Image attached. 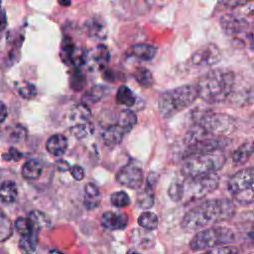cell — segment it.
Returning <instances> with one entry per match:
<instances>
[{
	"mask_svg": "<svg viewBox=\"0 0 254 254\" xmlns=\"http://www.w3.org/2000/svg\"><path fill=\"white\" fill-rule=\"evenodd\" d=\"M235 204L228 198L205 200L190 209L182 220L186 230H200L201 228L230 219L235 214Z\"/></svg>",
	"mask_w": 254,
	"mask_h": 254,
	"instance_id": "1",
	"label": "cell"
},
{
	"mask_svg": "<svg viewBox=\"0 0 254 254\" xmlns=\"http://www.w3.org/2000/svg\"><path fill=\"white\" fill-rule=\"evenodd\" d=\"M234 86V73L226 69H211L197 80L198 97L208 103L224 101Z\"/></svg>",
	"mask_w": 254,
	"mask_h": 254,
	"instance_id": "2",
	"label": "cell"
},
{
	"mask_svg": "<svg viewBox=\"0 0 254 254\" xmlns=\"http://www.w3.org/2000/svg\"><path fill=\"white\" fill-rule=\"evenodd\" d=\"M198 97L196 85L185 84L163 92L158 100V110L160 115L171 118L192 104Z\"/></svg>",
	"mask_w": 254,
	"mask_h": 254,
	"instance_id": "3",
	"label": "cell"
},
{
	"mask_svg": "<svg viewBox=\"0 0 254 254\" xmlns=\"http://www.w3.org/2000/svg\"><path fill=\"white\" fill-rule=\"evenodd\" d=\"M184 159L185 161L182 164L181 173L186 177L216 173L223 167L226 161V157L222 151L195 154Z\"/></svg>",
	"mask_w": 254,
	"mask_h": 254,
	"instance_id": "4",
	"label": "cell"
},
{
	"mask_svg": "<svg viewBox=\"0 0 254 254\" xmlns=\"http://www.w3.org/2000/svg\"><path fill=\"white\" fill-rule=\"evenodd\" d=\"M218 185L219 177L216 173L194 177L184 176L182 180L183 196L181 201L190 202L200 199L216 190Z\"/></svg>",
	"mask_w": 254,
	"mask_h": 254,
	"instance_id": "5",
	"label": "cell"
},
{
	"mask_svg": "<svg viewBox=\"0 0 254 254\" xmlns=\"http://www.w3.org/2000/svg\"><path fill=\"white\" fill-rule=\"evenodd\" d=\"M235 234L229 227L213 226L195 233L190 242L192 251L209 250L219 245L234 242Z\"/></svg>",
	"mask_w": 254,
	"mask_h": 254,
	"instance_id": "6",
	"label": "cell"
},
{
	"mask_svg": "<svg viewBox=\"0 0 254 254\" xmlns=\"http://www.w3.org/2000/svg\"><path fill=\"white\" fill-rule=\"evenodd\" d=\"M228 190L240 204L254 203V167L234 173L228 181Z\"/></svg>",
	"mask_w": 254,
	"mask_h": 254,
	"instance_id": "7",
	"label": "cell"
},
{
	"mask_svg": "<svg viewBox=\"0 0 254 254\" xmlns=\"http://www.w3.org/2000/svg\"><path fill=\"white\" fill-rule=\"evenodd\" d=\"M196 125L208 136L227 135L236 127L233 117L228 114L213 112L203 114Z\"/></svg>",
	"mask_w": 254,
	"mask_h": 254,
	"instance_id": "8",
	"label": "cell"
},
{
	"mask_svg": "<svg viewBox=\"0 0 254 254\" xmlns=\"http://www.w3.org/2000/svg\"><path fill=\"white\" fill-rule=\"evenodd\" d=\"M230 143V140L224 136H207L193 141L187 145L183 153V159L191 155L208 153L213 151H222Z\"/></svg>",
	"mask_w": 254,
	"mask_h": 254,
	"instance_id": "9",
	"label": "cell"
},
{
	"mask_svg": "<svg viewBox=\"0 0 254 254\" xmlns=\"http://www.w3.org/2000/svg\"><path fill=\"white\" fill-rule=\"evenodd\" d=\"M63 60L75 67L84 65L87 63L88 51L76 47L69 38H64L62 45Z\"/></svg>",
	"mask_w": 254,
	"mask_h": 254,
	"instance_id": "10",
	"label": "cell"
},
{
	"mask_svg": "<svg viewBox=\"0 0 254 254\" xmlns=\"http://www.w3.org/2000/svg\"><path fill=\"white\" fill-rule=\"evenodd\" d=\"M221 59L219 48L212 43L206 44L197 49L191 56V63L198 66H211Z\"/></svg>",
	"mask_w": 254,
	"mask_h": 254,
	"instance_id": "11",
	"label": "cell"
},
{
	"mask_svg": "<svg viewBox=\"0 0 254 254\" xmlns=\"http://www.w3.org/2000/svg\"><path fill=\"white\" fill-rule=\"evenodd\" d=\"M116 181L121 186L137 190L143 183V171L140 167L134 164H127L118 171Z\"/></svg>",
	"mask_w": 254,
	"mask_h": 254,
	"instance_id": "12",
	"label": "cell"
},
{
	"mask_svg": "<svg viewBox=\"0 0 254 254\" xmlns=\"http://www.w3.org/2000/svg\"><path fill=\"white\" fill-rule=\"evenodd\" d=\"M84 32L90 38L97 39V40H105L107 38V26L105 21L98 17L94 16L85 21L83 25Z\"/></svg>",
	"mask_w": 254,
	"mask_h": 254,
	"instance_id": "13",
	"label": "cell"
},
{
	"mask_svg": "<svg viewBox=\"0 0 254 254\" xmlns=\"http://www.w3.org/2000/svg\"><path fill=\"white\" fill-rule=\"evenodd\" d=\"M220 26L225 34L234 36L242 33L246 29L247 22L236 15L225 14L220 18Z\"/></svg>",
	"mask_w": 254,
	"mask_h": 254,
	"instance_id": "14",
	"label": "cell"
},
{
	"mask_svg": "<svg viewBox=\"0 0 254 254\" xmlns=\"http://www.w3.org/2000/svg\"><path fill=\"white\" fill-rule=\"evenodd\" d=\"M128 224V215L123 212L106 211L101 215V225L108 230H122Z\"/></svg>",
	"mask_w": 254,
	"mask_h": 254,
	"instance_id": "15",
	"label": "cell"
},
{
	"mask_svg": "<svg viewBox=\"0 0 254 254\" xmlns=\"http://www.w3.org/2000/svg\"><path fill=\"white\" fill-rule=\"evenodd\" d=\"M110 60V54L106 46L99 44L88 51L87 63L91 62L92 65L97 69H103ZM86 63V64H87Z\"/></svg>",
	"mask_w": 254,
	"mask_h": 254,
	"instance_id": "16",
	"label": "cell"
},
{
	"mask_svg": "<svg viewBox=\"0 0 254 254\" xmlns=\"http://www.w3.org/2000/svg\"><path fill=\"white\" fill-rule=\"evenodd\" d=\"M125 134V130L116 123L104 128L101 133V138L107 146H116L121 143Z\"/></svg>",
	"mask_w": 254,
	"mask_h": 254,
	"instance_id": "17",
	"label": "cell"
},
{
	"mask_svg": "<svg viewBox=\"0 0 254 254\" xmlns=\"http://www.w3.org/2000/svg\"><path fill=\"white\" fill-rule=\"evenodd\" d=\"M67 139L65 136L62 134H55L52 135L46 142V149L47 151L56 157L63 156L66 149H67Z\"/></svg>",
	"mask_w": 254,
	"mask_h": 254,
	"instance_id": "18",
	"label": "cell"
},
{
	"mask_svg": "<svg viewBox=\"0 0 254 254\" xmlns=\"http://www.w3.org/2000/svg\"><path fill=\"white\" fill-rule=\"evenodd\" d=\"M91 112L88 105L84 104L83 102L77 103L69 110L68 113V120L70 121L71 125L75 124H82L86 122H90Z\"/></svg>",
	"mask_w": 254,
	"mask_h": 254,
	"instance_id": "19",
	"label": "cell"
},
{
	"mask_svg": "<svg viewBox=\"0 0 254 254\" xmlns=\"http://www.w3.org/2000/svg\"><path fill=\"white\" fill-rule=\"evenodd\" d=\"M129 54L136 59L149 62L155 58L157 54V48L149 44H135L130 48Z\"/></svg>",
	"mask_w": 254,
	"mask_h": 254,
	"instance_id": "20",
	"label": "cell"
},
{
	"mask_svg": "<svg viewBox=\"0 0 254 254\" xmlns=\"http://www.w3.org/2000/svg\"><path fill=\"white\" fill-rule=\"evenodd\" d=\"M108 93V88L102 84H95L87 89L81 97V102L86 105L94 104L100 101Z\"/></svg>",
	"mask_w": 254,
	"mask_h": 254,
	"instance_id": "21",
	"label": "cell"
},
{
	"mask_svg": "<svg viewBox=\"0 0 254 254\" xmlns=\"http://www.w3.org/2000/svg\"><path fill=\"white\" fill-rule=\"evenodd\" d=\"M101 200L100 192L98 188L94 184H87L84 188V198L83 204L87 209L96 208Z\"/></svg>",
	"mask_w": 254,
	"mask_h": 254,
	"instance_id": "22",
	"label": "cell"
},
{
	"mask_svg": "<svg viewBox=\"0 0 254 254\" xmlns=\"http://www.w3.org/2000/svg\"><path fill=\"white\" fill-rule=\"evenodd\" d=\"M254 154V141H247L241 144L233 153L232 160L236 165L246 163Z\"/></svg>",
	"mask_w": 254,
	"mask_h": 254,
	"instance_id": "23",
	"label": "cell"
},
{
	"mask_svg": "<svg viewBox=\"0 0 254 254\" xmlns=\"http://www.w3.org/2000/svg\"><path fill=\"white\" fill-rule=\"evenodd\" d=\"M42 165L37 160L31 159L24 163L22 167V176L29 181L37 180L42 175Z\"/></svg>",
	"mask_w": 254,
	"mask_h": 254,
	"instance_id": "24",
	"label": "cell"
},
{
	"mask_svg": "<svg viewBox=\"0 0 254 254\" xmlns=\"http://www.w3.org/2000/svg\"><path fill=\"white\" fill-rule=\"evenodd\" d=\"M18 189L13 181H4L0 188V198L3 203H11L16 200Z\"/></svg>",
	"mask_w": 254,
	"mask_h": 254,
	"instance_id": "25",
	"label": "cell"
},
{
	"mask_svg": "<svg viewBox=\"0 0 254 254\" xmlns=\"http://www.w3.org/2000/svg\"><path fill=\"white\" fill-rule=\"evenodd\" d=\"M116 101L118 104L132 107L136 103V96L126 85H120L116 92Z\"/></svg>",
	"mask_w": 254,
	"mask_h": 254,
	"instance_id": "26",
	"label": "cell"
},
{
	"mask_svg": "<svg viewBox=\"0 0 254 254\" xmlns=\"http://www.w3.org/2000/svg\"><path fill=\"white\" fill-rule=\"evenodd\" d=\"M137 123V116L134 113L133 110L131 109H123L119 116H118V120H117V124H119L126 133L130 132L133 127L136 125Z\"/></svg>",
	"mask_w": 254,
	"mask_h": 254,
	"instance_id": "27",
	"label": "cell"
},
{
	"mask_svg": "<svg viewBox=\"0 0 254 254\" xmlns=\"http://www.w3.org/2000/svg\"><path fill=\"white\" fill-rule=\"evenodd\" d=\"M14 226L21 236H28L33 234L36 230H40V228L35 226L30 217H18L14 222Z\"/></svg>",
	"mask_w": 254,
	"mask_h": 254,
	"instance_id": "28",
	"label": "cell"
},
{
	"mask_svg": "<svg viewBox=\"0 0 254 254\" xmlns=\"http://www.w3.org/2000/svg\"><path fill=\"white\" fill-rule=\"evenodd\" d=\"M137 203L142 208H150L154 204V192L151 184L148 182L147 186L138 192Z\"/></svg>",
	"mask_w": 254,
	"mask_h": 254,
	"instance_id": "29",
	"label": "cell"
},
{
	"mask_svg": "<svg viewBox=\"0 0 254 254\" xmlns=\"http://www.w3.org/2000/svg\"><path fill=\"white\" fill-rule=\"evenodd\" d=\"M38 233L39 230H36L33 234L28 236H21V239L19 240V248L21 251L26 253H32L36 250L38 245Z\"/></svg>",
	"mask_w": 254,
	"mask_h": 254,
	"instance_id": "30",
	"label": "cell"
},
{
	"mask_svg": "<svg viewBox=\"0 0 254 254\" xmlns=\"http://www.w3.org/2000/svg\"><path fill=\"white\" fill-rule=\"evenodd\" d=\"M93 130H94V126L91 121L82 123V124L70 125V127H69V132L77 139L86 138L87 136H89L93 133Z\"/></svg>",
	"mask_w": 254,
	"mask_h": 254,
	"instance_id": "31",
	"label": "cell"
},
{
	"mask_svg": "<svg viewBox=\"0 0 254 254\" xmlns=\"http://www.w3.org/2000/svg\"><path fill=\"white\" fill-rule=\"evenodd\" d=\"M136 81L143 87H151L154 84V77L152 72L146 67H138L134 72Z\"/></svg>",
	"mask_w": 254,
	"mask_h": 254,
	"instance_id": "32",
	"label": "cell"
},
{
	"mask_svg": "<svg viewBox=\"0 0 254 254\" xmlns=\"http://www.w3.org/2000/svg\"><path fill=\"white\" fill-rule=\"evenodd\" d=\"M138 223L141 227L148 229V230H154L158 226V217L155 213L145 211L140 214L138 217Z\"/></svg>",
	"mask_w": 254,
	"mask_h": 254,
	"instance_id": "33",
	"label": "cell"
},
{
	"mask_svg": "<svg viewBox=\"0 0 254 254\" xmlns=\"http://www.w3.org/2000/svg\"><path fill=\"white\" fill-rule=\"evenodd\" d=\"M16 88L18 93L26 99L34 98L37 94L36 86L33 83H30L28 81H21L16 83Z\"/></svg>",
	"mask_w": 254,
	"mask_h": 254,
	"instance_id": "34",
	"label": "cell"
},
{
	"mask_svg": "<svg viewBox=\"0 0 254 254\" xmlns=\"http://www.w3.org/2000/svg\"><path fill=\"white\" fill-rule=\"evenodd\" d=\"M13 233L12 230V224L10 219L5 215V213L1 212V218H0V239L2 242L6 241L11 237Z\"/></svg>",
	"mask_w": 254,
	"mask_h": 254,
	"instance_id": "35",
	"label": "cell"
},
{
	"mask_svg": "<svg viewBox=\"0 0 254 254\" xmlns=\"http://www.w3.org/2000/svg\"><path fill=\"white\" fill-rule=\"evenodd\" d=\"M110 202L112 203V205H114L116 207H125V206L129 205L130 198H129V195L125 191L119 190V191H115V192L111 193Z\"/></svg>",
	"mask_w": 254,
	"mask_h": 254,
	"instance_id": "36",
	"label": "cell"
},
{
	"mask_svg": "<svg viewBox=\"0 0 254 254\" xmlns=\"http://www.w3.org/2000/svg\"><path fill=\"white\" fill-rule=\"evenodd\" d=\"M26 137H27V129L21 124L14 125L9 132V139L16 143L22 142L23 140L26 139Z\"/></svg>",
	"mask_w": 254,
	"mask_h": 254,
	"instance_id": "37",
	"label": "cell"
},
{
	"mask_svg": "<svg viewBox=\"0 0 254 254\" xmlns=\"http://www.w3.org/2000/svg\"><path fill=\"white\" fill-rule=\"evenodd\" d=\"M29 217L32 219L35 226L40 228V229L44 226H47L50 223V219L48 218V216L44 212H41V211H38V210L30 212Z\"/></svg>",
	"mask_w": 254,
	"mask_h": 254,
	"instance_id": "38",
	"label": "cell"
},
{
	"mask_svg": "<svg viewBox=\"0 0 254 254\" xmlns=\"http://www.w3.org/2000/svg\"><path fill=\"white\" fill-rule=\"evenodd\" d=\"M85 85V76L80 70H74L70 77V86L74 90H80Z\"/></svg>",
	"mask_w": 254,
	"mask_h": 254,
	"instance_id": "39",
	"label": "cell"
},
{
	"mask_svg": "<svg viewBox=\"0 0 254 254\" xmlns=\"http://www.w3.org/2000/svg\"><path fill=\"white\" fill-rule=\"evenodd\" d=\"M251 0H219L220 4L227 9H236L245 7Z\"/></svg>",
	"mask_w": 254,
	"mask_h": 254,
	"instance_id": "40",
	"label": "cell"
},
{
	"mask_svg": "<svg viewBox=\"0 0 254 254\" xmlns=\"http://www.w3.org/2000/svg\"><path fill=\"white\" fill-rule=\"evenodd\" d=\"M22 153H20L17 149L11 147L6 154L2 155V158L5 161H19L22 158Z\"/></svg>",
	"mask_w": 254,
	"mask_h": 254,
	"instance_id": "41",
	"label": "cell"
},
{
	"mask_svg": "<svg viewBox=\"0 0 254 254\" xmlns=\"http://www.w3.org/2000/svg\"><path fill=\"white\" fill-rule=\"evenodd\" d=\"M69 171H70V174H71L72 178H73L74 180H76V181H81V180L84 178V171H83V169H82L80 166H78V165L72 166V167L69 169Z\"/></svg>",
	"mask_w": 254,
	"mask_h": 254,
	"instance_id": "42",
	"label": "cell"
},
{
	"mask_svg": "<svg viewBox=\"0 0 254 254\" xmlns=\"http://www.w3.org/2000/svg\"><path fill=\"white\" fill-rule=\"evenodd\" d=\"M207 252H210V253H235V252H237V249L234 247H231V246L219 245V246H216L214 248L207 250Z\"/></svg>",
	"mask_w": 254,
	"mask_h": 254,
	"instance_id": "43",
	"label": "cell"
},
{
	"mask_svg": "<svg viewBox=\"0 0 254 254\" xmlns=\"http://www.w3.org/2000/svg\"><path fill=\"white\" fill-rule=\"evenodd\" d=\"M245 13L249 16H254V0H251L245 6Z\"/></svg>",
	"mask_w": 254,
	"mask_h": 254,
	"instance_id": "44",
	"label": "cell"
},
{
	"mask_svg": "<svg viewBox=\"0 0 254 254\" xmlns=\"http://www.w3.org/2000/svg\"><path fill=\"white\" fill-rule=\"evenodd\" d=\"M8 112H7V109H6V106L3 102H1V122H4L5 121V118L7 116Z\"/></svg>",
	"mask_w": 254,
	"mask_h": 254,
	"instance_id": "45",
	"label": "cell"
},
{
	"mask_svg": "<svg viewBox=\"0 0 254 254\" xmlns=\"http://www.w3.org/2000/svg\"><path fill=\"white\" fill-rule=\"evenodd\" d=\"M71 0H59V3L63 6H68L70 4Z\"/></svg>",
	"mask_w": 254,
	"mask_h": 254,
	"instance_id": "46",
	"label": "cell"
},
{
	"mask_svg": "<svg viewBox=\"0 0 254 254\" xmlns=\"http://www.w3.org/2000/svg\"><path fill=\"white\" fill-rule=\"evenodd\" d=\"M6 27V13L3 10V23H2V30H4Z\"/></svg>",
	"mask_w": 254,
	"mask_h": 254,
	"instance_id": "47",
	"label": "cell"
},
{
	"mask_svg": "<svg viewBox=\"0 0 254 254\" xmlns=\"http://www.w3.org/2000/svg\"><path fill=\"white\" fill-rule=\"evenodd\" d=\"M248 239L250 240V242H252L254 244V231H252L248 234Z\"/></svg>",
	"mask_w": 254,
	"mask_h": 254,
	"instance_id": "48",
	"label": "cell"
}]
</instances>
